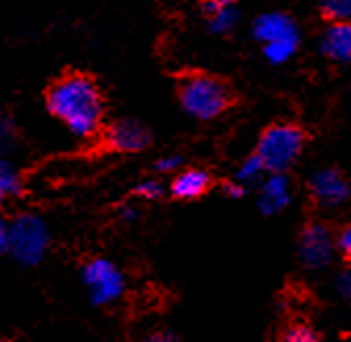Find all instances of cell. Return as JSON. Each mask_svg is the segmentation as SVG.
I'll return each instance as SVG.
<instances>
[{"mask_svg":"<svg viewBox=\"0 0 351 342\" xmlns=\"http://www.w3.org/2000/svg\"><path fill=\"white\" fill-rule=\"evenodd\" d=\"M49 111L59 117L69 132L88 138L93 136L103 121V98L97 83L86 75H65L55 81L49 90Z\"/></svg>","mask_w":351,"mask_h":342,"instance_id":"cell-1","label":"cell"},{"mask_svg":"<svg viewBox=\"0 0 351 342\" xmlns=\"http://www.w3.org/2000/svg\"><path fill=\"white\" fill-rule=\"evenodd\" d=\"M180 103L191 117L209 121L230 107L232 94L222 79L195 73L184 77L180 83Z\"/></svg>","mask_w":351,"mask_h":342,"instance_id":"cell-2","label":"cell"},{"mask_svg":"<svg viewBox=\"0 0 351 342\" xmlns=\"http://www.w3.org/2000/svg\"><path fill=\"white\" fill-rule=\"evenodd\" d=\"M305 136L297 125L276 123L261 134L257 157L266 171H287L303 150Z\"/></svg>","mask_w":351,"mask_h":342,"instance_id":"cell-3","label":"cell"},{"mask_svg":"<svg viewBox=\"0 0 351 342\" xmlns=\"http://www.w3.org/2000/svg\"><path fill=\"white\" fill-rule=\"evenodd\" d=\"M49 248V230L38 215L21 213L9 224V252L23 263L36 265L42 261L44 252Z\"/></svg>","mask_w":351,"mask_h":342,"instance_id":"cell-4","label":"cell"},{"mask_svg":"<svg viewBox=\"0 0 351 342\" xmlns=\"http://www.w3.org/2000/svg\"><path fill=\"white\" fill-rule=\"evenodd\" d=\"M82 280L95 305H109L123 294L125 282L121 272L107 259H93L82 269Z\"/></svg>","mask_w":351,"mask_h":342,"instance_id":"cell-5","label":"cell"},{"mask_svg":"<svg viewBox=\"0 0 351 342\" xmlns=\"http://www.w3.org/2000/svg\"><path fill=\"white\" fill-rule=\"evenodd\" d=\"M335 238L322 224H310L299 236V259L307 269H322L332 261Z\"/></svg>","mask_w":351,"mask_h":342,"instance_id":"cell-6","label":"cell"},{"mask_svg":"<svg viewBox=\"0 0 351 342\" xmlns=\"http://www.w3.org/2000/svg\"><path fill=\"white\" fill-rule=\"evenodd\" d=\"M105 142L117 153H138L151 144V132L138 119H119L109 125Z\"/></svg>","mask_w":351,"mask_h":342,"instance_id":"cell-7","label":"cell"},{"mask_svg":"<svg viewBox=\"0 0 351 342\" xmlns=\"http://www.w3.org/2000/svg\"><path fill=\"white\" fill-rule=\"evenodd\" d=\"M310 192L320 207L335 209L347 202L349 184L339 169H320L310 180Z\"/></svg>","mask_w":351,"mask_h":342,"instance_id":"cell-8","label":"cell"},{"mask_svg":"<svg viewBox=\"0 0 351 342\" xmlns=\"http://www.w3.org/2000/svg\"><path fill=\"white\" fill-rule=\"evenodd\" d=\"M291 202V182L285 171H270V176L261 184L259 209L266 215H276Z\"/></svg>","mask_w":351,"mask_h":342,"instance_id":"cell-9","label":"cell"},{"mask_svg":"<svg viewBox=\"0 0 351 342\" xmlns=\"http://www.w3.org/2000/svg\"><path fill=\"white\" fill-rule=\"evenodd\" d=\"M253 36L261 42V44H268V42H274L280 38L299 36V29H297L293 17L274 11V13H263L255 19Z\"/></svg>","mask_w":351,"mask_h":342,"instance_id":"cell-10","label":"cell"},{"mask_svg":"<svg viewBox=\"0 0 351 342\" xmlns=\"http://www.w3.org/2000/svg\"><path fill=\"white\" fill-rule=\"evenodd\" d=\"M320 49L330 61L345 65L351 57V27H349V23L332 21V25H328V29L322 36Z\"/></svg>","mask_w":351,"mask_h":342,"instance_id":"cell-11","label":"cell"},{"mask_svg":"<svg viewBox=\"0 0 351 342\" xmlns=\"http://www.w3.org/2000/svg\"><path fill=\"white\" fill-rule=\"evenodd\" d=\"M205 13L209 15V29L217 36L230 34L241 19L234 0H207Z\"/></svg>","mask_w":351,"mask_h":342,"instance_id":"cell-12","label":"cell"},{"mask_svg":"<svg viewBox=\"0 0 351 342\" xmlns=\"http://www.w3.org/2000/svg\"><path fill=\"white\" fill-rule=\"evenodd\" d=\"M209 174L207 171H201V169H189V171H182V174L173 180L171 184V194L176 198H182V200H193V198H199L201 194L207 192L209 188Z\"/></svg>","mask_w":351,"mask_h":342,"instance_id":"cell-13","label":"cell"},{"mask_svg":"<svg viewBox=\"0 0 351 342\" xmlns=\"http://www.w3.org/2000/svg\"><path fill=\"white\" fill-rule=\"evenodd\" d=\"M297 47H299V36H289V38H280V40L263 44V53H266V59L270 63L282 65L297 53Z\"/></svg>","mask_w":351,"mask_h":342,"instance_id":"cell-14","label":"cell"},{"mask_svg":"<svg viewBox=\"0 0 351 342\" xmlns=\"http://www.w3.org/2000/svg\"><path fill=\"white\" fill-rule=\"evenodd\" d=\"M19 190H21V182L15 167L5 159H0V202L9 196L19 194Z\"/></svg>","mask_w":351,"mask_h":342,"instance_id":"cell-15","label":"cell"},{"mask_svg":"<svg viewBox=\"0 0 351 342\" xmlns=\"http://www.w3.org/2000/svg\"><path fill=\"white\" fill-rule=\"evenodd\" d=\"M263 171H266V167H263V163L259 161V157L257 155H251V157H247L241 163V167L237 171V182L243 184V186L253 184V182H257L263 176Z\"/></svg>","mask_w":351,"mask_h":342,"instance_id":"cell-16","label":"cell"},{"mask_svg":"<svg viewBox=\"0 0 351 342\" xmlns=\"http://www.w3.org/2000/svg\"><path fill=\"white\" fill-rule=\"evenodd\" d=\"M322 13L332 21H349L351 0H320Z\"/></svg>","mask_w":351,"mask_h":342,"instance_id":"cell-17","label":"cell"},{"mask_svg":"<svg viewBox=\"0 0 351 342\" xmlns=\"http://www.w3.org/2000/svg\"><path fill=\"white\" fill-rule=\"evenodd\" d=\"M15 142V127L7 115L0 113V153H5Z\"/></svg>","mask_w":351,"mask_h":342,"instance_id":"cell-18","label":"cell"},{"mask_svg":"<svg viewBox=\"0 0 351 342\" xmlns=\"http://www.w3.org/2000/svg\"><path fill=\"white\" fill-rule=\"evenodd\" d=\"M285 340H289V342H316L320 338H318V334L312 328H307V326H293V328L287 330Z\"/></svg>","mask_w":351,"mask_h":342,"instance_id":"cell-19","label":"cell"},{"mask_svg":"<svg viewBox=\"0 0 351 342\" xmlns=\"http://www.w3.org/2000/svg\"><path fill=\"white\" fill-rule=\"evenodd\" d=\"M134 192H136L138 196L147 198V200H155V198H159V196L163 194V186H161L157 180H147V182L138 184V186L134 188Z\"/></svg>","mask_w":351,"mask_h":342,"instance_id":"cell-20","label":"cell"},{"mask_svg":"<svg viewBox=\"0 0 351 342\" xmlns=\"http://www.w3.org/2000/svg\"><path fill=\"white\" fill-rule=\"evenodd\" d=\"M180 165H182V159L178 155H167V157H163V159H159L155 163V169L163 171V174H169V171H178Z\"/></svg>","mask_w":351,"mask_h":342,"instance_id":"cell-21","label":"cell"},{"mask_svg":"<svg viewBox=\"0 0 351 342\" xmlns=\"http://www.w3.org/2000/svg\"><path fill=\"white\" fill-rule=\"evenodd\" d=\"M335 248H339L343 256L351 254V230L349 228H343L339 232V236L335 238Z\"/></svg>","mask_w":351,"mask_h":342,"instance_id":"cell-22","label":"cell"},{"mask_svg":"<svg viewBox=\"0 0 351 342\" xmlns=\"http://www.w3.org/2000/svg\"><path fill=\"white\" fill-rule=\"evenodd\" d=\"M337 288L343 296H349L351 294V274L349 272H341L339 274V280H337Z\"/></svg>","mask_w":351,"mask_h":342,"instance_id":"cell-23","label":"cell"},{"mask_svg":"<svg viewBox=\"0 0 351 342\" xmlns=\"http://www.w3.org/2000/svg\"><path fill=\"white\" fill-rule=\"evenodd\" d=\"M9 252V224L0 220V254Z\"/></svg>","mask_w":351,"mask_h":342,"instance_id":"cell-24","label":"cell"},{"mask_svg":"<svg viewBox=\"0 0 351 342\" xmlns=\"http://www.w3.org/2000/svg\"><path fill=\"white\" fill-rule=\"evenodd\" d=\"M224 192H226L230 198H241V196L245 194V186L239 184V182H228V184H224Z\"/></svg>","mask_w":351,"mask_h":342,"instance_id":"cell-25","label":"cell"},{"mask_svg":"<svg viewBox=\"0 0 351 342\" xmlns=\"http://www.w3.org/2000/svg\"><path fill=\"white\" fill-rule=\"evenodd\" d=\"M136 218H138V211H136V209L125 207V209L121 211V220H123V222H134Z\"/></svg>","mask_w":351,"mask_h":342,"instance_id":"cell-26","label":"cell"},{"mask_svg":"<svg viewBox=\"0 0 351 342\" xmlns=\"http://www.w3.org/2000/svg\"><path fill=\"white\" fill-rule=\"evenodd\" d=\"M149 340H176V338H171L169 334H155V336H151Z\"/></svg>","mask_w":351,"mask_h":342,"instance_id":"cell-27","label":"cell"}]
</instances>
